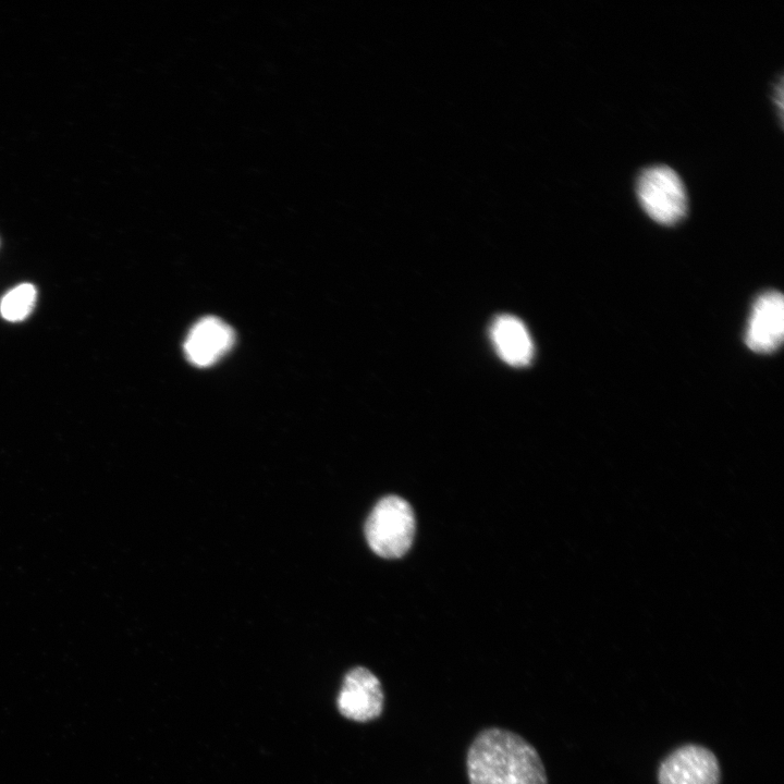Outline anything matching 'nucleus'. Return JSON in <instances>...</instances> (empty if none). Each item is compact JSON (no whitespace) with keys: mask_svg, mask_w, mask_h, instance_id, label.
I'll return each mask as SVG.
<instances>
[{"mask_svg":"<svg viewBox=\"0 0 784 784\" xmlns=\"http://www.w3.org/2000/svg\"><path fill=\"white\" fill-rule=\"evenodd\" d=\"M384 695L378 677L364 666L350 670L342 683L336 705L340 713L356 722H368L380 716Z\"/></svg>","mask_w":784,"mask_h":784,"instance_id":"5","label":"nucleus"},{"mask_svg":"<svg viewBox=\"0 0 784 784\" xmlns=\"http://www.w3.org/2000/svg\"><path fill=\"white\" fill-rule=\"evenodd\" d=\"M784 335V302L779 292L760 295L754 304L745 341L757 353H770L780 347Z\"/></svg>","mask_w":784,"mask_h":784,"instance_id":"6","label":"nucleus"},{"mask_svg":"<svg viewBox=\"0 0 784 784\" xmlns=\"http://www.w3.org/2000/svg\"><path fill=\"white\" fill-rule=\"evenodd\" d=\"M470 784H548L537 750L514 732L490 727L473 740L466 759Z\"/></svg>","mask_w":784,"mask_h":784,"instance_id":"1","label":"nucleus"},{"mask_svg":"<svg viewBox=\"0 0 784 784\" xmlns=\"http://www.w3.org/2000/svg\"><path fill=\"white\" fill-rule=\"evenodd\" d=\"M721 770L714 754L688 744L672 751L658 771L659 784H720Z\"/></svg>","mask_w":784,"mask_h":784,"instance_id":"4","label":"nucleus"},{"mask_svg":"<svg viewBox=\"0 0 784 784\" xmlns=\"http://www.w3.org/2000/svg\"><path fill=\"white\" fill-rule=\"evenodd\" d=\"M36 289L23 283L9 291L0 302V314L9 321H21L33 310L36 302Z\"/></svg>","mask_w":784,"mask_h":784,"instance_id":"9","label":"nucleus"},{"mask_svg":"<svg viewBox=\"0 0 784 784\" xmlns=\"http://www.w3.org/2000/svg\"><path fill=\"white\" fill-rule=\"evenodd\" d=\"M233 329L215 316L204 317L189 330L185 342L186 358L197 367L217 363L234 344Z\"/></svg>","mask_w":784,"mask_h":784,"instance_id":"7","label":"nucleus"},{"mask_svg":"<svg viewBox=\"0 0 784 784\" xmlns=\"http://www.w3.org/2000/svg\"><path fill=\"white\" fill-rule=\"evenodd\" d=\"M415 535V515L407 501L397 495L382 498L370 512L365 524L366 540L379 556H403Z\"/></svg>","mask_w":784,"mask_h":784,"instance_id":"2","label":"nucleus"},{"mask_svg":"<svg viewBox=\"0 0 784 784\" xmlns=\"http://www.w3.org/2000/svg\"><path fill=\"white\" fill-rule=\"evenodd\" d=\"M637 196L642 209L661 224H674L687 212V193L679 175L667 166H653L637 180Z\"/></svg>","mask_w":784,"mask_h":784,"instance_id":"3","label":"nucleus"},{"mask_svg":"<svg viewBox=\"0 0 784 784\" xmlns=\"http://www.w3.org/2000/svg\"><path fill=\"white\" fill-rule=\"evenodd\" d=\"M498 355L511 366H526L534 356V344L525 324L512 315H501L490 328Z\"/></svg>","mask_w":784,"mask_h":784,"instance_id":"8","label":"nucleus"}]
</instances>
